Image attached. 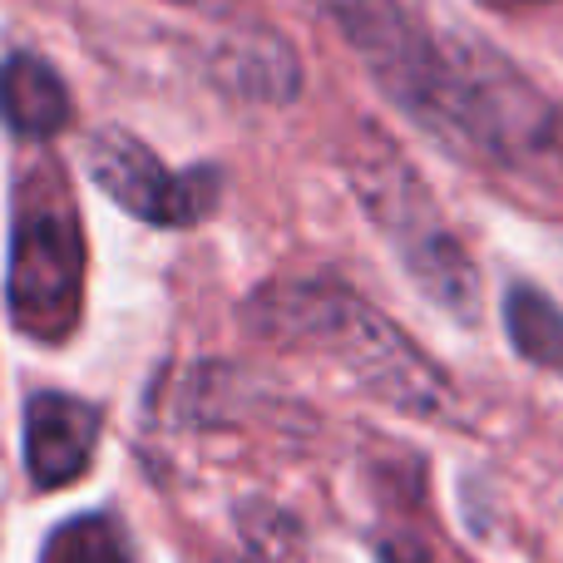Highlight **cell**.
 Returning <instances> with one entry per match:
<instances>
[{"mask_svg": "<svg viewBox=\"0 0 563 563\" xmlns=\"http://www.w3.org/2000/svg\"><path fill=\"white\" fill-rule=\"evenodd\" d=\"M247 331L282 351L331 356L380 400L416 420L455 416V386L445 371L371 301L336 282H273L243 307Z\"/></svg>", "mask_w": 563, "mask_h": 563, "instance_id": "1", "label": "cell"}, {"mask_svg": "<svg viewBox=\"0 0 563 563\" xmlns=\"http://www.w3.org/2000/svg\"><path fill=\"white\" fill-rule=\"evenodd\" d=\"M5 307L20 336L45 346L69 341L85 317V223L55 158H40L15 184Z\"/></svg>", "mask_w": 563, "mask_h": 563, "instance_id": "2", "label": "cell"}, {"mask_svg": "<svg viewBox=\"0 0 563 563\" xmlns=\"http://www.w3.org/2000/svg\"><path fill=\"white\" fill-rule=\"evenodd\" d=\"M351 188L361 194L366 213L376 218V228L396 243L406 273L416 277V287L426 291L435 307H445L450 317L479 321V273L470 263V253L455 243V233H445L435 218V198L426 194L420 174L396 154V144H386L380 134H361L356 148L346 154Z\"/></svg>", "mask_w": 563, "mask_h": 563, "instance_id": "3", "label": "cell"}, {"mask_svg": "<svg viewBox=\"0 0 563 563\" xmlns=\"http://www.w3.org/2000/svg\"><path fill=\"white\" fill-rule=\"evenodd\" d=\"M420 124L435 129L440 139H455L470 154L495 158V164H525L554 134L544 95L515 65L475 45L445 49L440 89Z\"/></svg>", "mask_w": 563, "mask_h": 563, "instance_id": "4", "label": "cell"}, {"mask_svg": "<svg viewBox=\"0 0 563 563\" xmlns=\"http://www.w3.org/2000/svg\"><path fill=\"white\" fill-rule=\"evenodd\" d=\"M85 168L104 198H114L129 218L148 228H194L223 198L218 168H168L154 148L124 124H104L85 139Z\"/></svg>", "mask_w": 563, "mask_h": 563, "instance_id": "5", "label": "cell"}, {"mask_svg": "<svg viewBox=\"0 0 563 563\" xmlns=\"http://www.w3.org/2000/svg\"><path fill=\"white\" fill-rule=\"evenodd\" d=\"M99 450V410L65 390H40L25 400V470L40 489H65L85 479Z\"/></svg>", "mask_w": 563, "mask_h": 563, "instance_id": "6", "label": "cell"}, {"mask_svg": "<svg viewBox=\"0 0 563 563\" xmlns=\"http://www.w3.org/2000/svg\"><path fill=\"white\" fill-rule=\"evenodd\" d=\"M213 85L247 104H291L301 95V59L277 30H233L208 55Z\"/></svg>", "mask_w": 563, "mask_h": 563, "instance_id": "7", "label": "cell"}, {"mask_svg": "<svg viewBox=\"0 0 563 563\" xmlns=\"http://www.w3.org/2000/svg\"><path fill=\"white\" fill-rule=\"evenodd\" d=\"M0 124L15 139H30V144L59 139L75 124L69 85L59 79V69L49 59L25 55V49L0 59Z\"/></svg>", "mask_w": 563, "mask_h": 563, "instance_id": "8", "label": "cell"}, {"mask_svg": "<svg viewBox=\"0 0 563 563\" xmlns=\"http://www.w3.org/2000/svg\"><path fill=\"white\" fill-rule=\"evenodd\" d=\"M40 563H139V549L119 515H75L49 529Z\"/></svg>", "mask_w": 563, "mask_h": 563, "instance_id": "9", "label": "cell"}, {"mask_svg": "<svg viewBox=\"0 0 563 563\" xmlns=\"http://www.w3.org/2000/svg\"><path fill=\"white\" fill-rule=\"evenodd\" d=\"M505 327H509V341H515V351L525 361L563 371V311L539 287H525V282L509 287Z\"/></svg>", "mask_w": 563, "mask_h": 563, "instance_id": "10", "label": "cell"}, {"mask_svg": "<svg viewBox=\"0 0 563 563\" xmlns=\"http://www.w3.org/2000/svg\"><path fill=\"white\" fill-rule=\"evenodd\" d=\"M376 559L380 563H470L435 525H426L420 515L416 519L390 515L386 525L376 529Z\"/></svg>", "mask_w": 563, "mask_h": 563, "instance_id": "11", "label": "cell"}, {"mask_svg": "<svg viewBox=\"0 0 563 563\" xmlns=\"http://www.w3.org/2000/svg\"><path fill=\"white\" fill-rule=\"evenodd\" d=\"M243 534L253 544V559L263 563H301V544H297V525L287 515L267 505H247L243 509Z\"/></svg>", "mask_w": 563, "mask_h": 563, "instance_id": "12", "label": "cell"}, {"mask_svg": "<svg viewBox=\"0 0 563 563\" xmlns=\"http://www.w3.org/2000/svg\"><path fill=\"white\" fill-rule=\"evenodd\" d=\"M168 5H194V10H208V15H228L233 0H168Z\"/></svg>", "mask_w": 563, "mask_h": 563, "instance_id": "13", "label": "cell"}, {"mask_svg": "<svg viewBox=\"0 0 563 563\" xmlns=\"http://www.w3.org/2000/svg\"><path fill=\"white\" fill-rule=\"evenodd\" d=\"M495 5H544V0H495Z\"/></svg>", "mask_w": 563, "mask_h": 563, "instance_id": "14", "label": "cell"}, {"mask_svg": "<svg viewBox=\"0 0 563 563\" xmlns=\"http://www.w3.org/2000/svg\"><path fill=\"white\" fill-rule=\"evenodd\" d=\"M223 563H263V559H253V554H243V559H223Z\"/></svg>", "mask_w": 563, "mask_h": 563, "instance_id": "15", "label": "cell"}]
</instances>
